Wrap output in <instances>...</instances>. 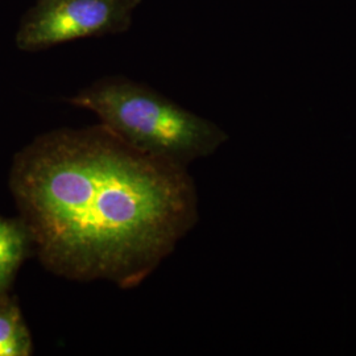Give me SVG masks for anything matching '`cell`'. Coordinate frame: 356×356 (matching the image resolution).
I'll return each mask as SVG.
<instances>
[{"instance_id": "obj_1", "label": "cell", "mask_w": 356, "mask_h": 356, "mask_svg": "<svg viewBox=\"0 0 356 356\" xmlns=\"http://www.w3.org/2000/svg\"><path fill=\"white\" fill-rule=\"evenodd\" d=\"M10 189L42 266L70 280L139 285L198 219L186 166L141 152L104 124L40 135Z\"/></svg>"}, {"instance_id": "obj_2", "label": "cell", "mask_w": 356, "mask_h": 356, "mask_svg": "<svg viewBox=\"0 0 356 356\" xmlns=\"http://www.w3.org/2000/svg\"><path fill=\"white\" fill-rule=\"evenodd\" d=\"M67 102L89 110L141 152L188 166L225 144L227 134L149 86L126 76H104Z\"/></svg>"}, {"instance_id": "obj_3", "label": "cell", "mask_w": 356, "mask_h": 356, "mask_svg": "<svg viewBox=\"0 0 356 356\" xmlns=\"http://www.w3.org/2000/svg\"><path fill=\"white\" fill-rule=\"evenodd\" d=\"M143 0H38L20 19L19 51H45L81 38L124 33Z\"/></svg>"}, {"instance_id": "obj_4", "label": "cell", "mask_w": 356, "mask_h": 356, "mask_svg": "<svg viewBox=\"0 0 356 356\" xmlns=\"http://www.w3.org/2000/svg\"><path fill=\"white\" fill-rule=\"evenodd\" d=\"M31 247L32 238L23 219L0 216V294L10 289Z\"/></svg>"}, {"instance_id": "obj_5", "label": "cell", "mask_w": 356, "mask_h": 356, "mask_svg": "<svg viewBox=\"0 0 356 356\" xmlns=\"http://www.w3.org/2000/svg\"><path fill=\"white\" fill-rule=\"evenodd\" d=\"M33 351L32 337L17 301L0 294V356H29Z\"/></svg>"}]
</instances>
